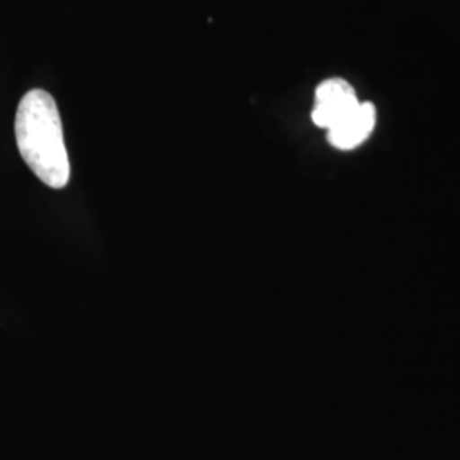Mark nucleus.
I'll use <instances>...</instances> for the list:
<instances>
[{
	"mask_svg": "<svg viewBox=\"0 0 460 460\" xmlns=\"http://www.w3.org/2000/svg\"><path fill=\"white\" fill-rule=\"evenodd\" d=\"M360 101L353 85L345 79L334 77L319 84L315 89L313 121L315 127L331 130L345 121L358 108Z\"/></svg>",
	"mask_w": 460,
	"mask_h": 460,
	"instance_id": "f03ea898",
	"label": "nucleus"
},
{
	"mask_svg": "<svg viewBox=\"0 0 460 460\" xmlns=\"http://www.w3.org/2000/svg\"><path fill=\"white\" fill-rule=\"evenodd\" d=\"M16 144L21 157L34 176L53 190H62L70 180V161L64 140V127L53 96L33 89L17 106Z\"/></svg>",
	"mask_w": 460,
	"mask_h": 460,
	"instance_id": "f257e3e1",
	"label": "nucleus"
},
{
	"mask_svg": "<svg viewBox=\"0 0 460 460\" xmlns=\"http://www.w3.org/2000/svg\"><path fill=\"white\" fill-rule=\"evenodd\" d=\"M377 111L372 102H360L358 108L328 132V142L340 150H353L362 146L376 128Z\"/></svg>",
	"mask_w": 460,
	"mask_h": 460,
	"instance_id": "7ed1b4c3",
	"label": "nucleus"
}]
</instances>
